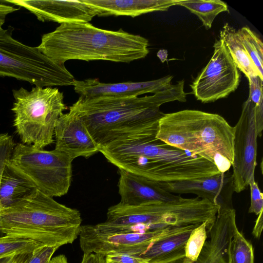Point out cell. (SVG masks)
<instances>
[{
  "label": "cell",
  "mask_w": 263,
  "mask_h": 263,
  "mask_svg": "<svg viewBox=\"0 0 263 263\" xmlns=\"http://www.w3.org/2000/svg\"><path fill=\"white\" fill-rule=\"evenodd\" d=\"M184 81L151 96L86 98L80 96L69 107L85 122L99 148L116 141L139 136H156L160 119L164 115L159 108L165 103L185 102Z\"/></svg>",
  "instance_id": "obj_1"
},
{
  "label": "cell",
  "mask_w": 263,
  "mask_h": 263,
  "mask_svg": "<svg viewBox=\"0 0 263 263\" xmlns=\"http://www.w3.org/2000/svg\"><path fill=\"white\" fill-rule=\"evenodd\" d=\"M103 155L119 170L159 182L193 180L221 173L209 160L169 145L156 136L113 142L105 147Z\"/></svg>",
  "instance_id": "obj_2"
},
{
  "label": "cell",
  "mask_w": 263,
  "mask_h": 263,
  "mask_svg": "<svg viewBox=\"0 0 263 263\" xmlns=\"http://www.w3.org/2000/svg\"><path fill=\"white\" fill-rule=\"evenodd\" d=\"M148 47L147 39L140 35L79 22L61 24L43 34L37 48L50 59L64 64L70 60L129 63L146 57Z\"/></svg>",
  "instance_id": "obj_3"
},
{
  "label": "cell",
  "mask_w": 263,
  "mask_h": 263,
  "mask_svg": "<svg viewBox=\"0 0 263 263\" xmlns=\"http://www.w3.org/2000/svg\"><path fill=\"white\" fill-rule=\"evenodd\" d=\"M234 133V126L219 115L185 109L165 114L156 138L209 160L223 173L233 162Z\"/></svg>",
  "instance_id": "obj_4"
},
{
  "label": "cell",
  "mask_w": 263,
  "mask_h": 263,
  "mask_svg": "<svg viewBox=\"0 0 263 263\" xmlns=\"http://www.w3.org/2000/svg\"><path fill=\"white\" fill-rule=\"evenodd\" d=\"M82 220L78 210L37 190L30 197L0 212V234L59 248L78 238Z\"/></svg>",
  "instance_id": "obj_5"
},
{
  "label": "cell",
  "mask_w": 263,
  "mask_h": 263,
  "mask_svg": "<svg viewBox=\"0 0 263 263\" xmlns=\"http://www.w3.org/2000/svg\"><path fill=\"white\" fill-rule=\"evenodd\" d=\"M13 126L22 143L43 149L53 142L56 123L67 107L57 88L13 89Z\"/></svg>",
  "instance_id": "obj_6"
},
{
  "label": "cell",
  "mask_w": 263,
  "mask_h": 263,
  "mask_svg": "<svg viewBox=\"0 0 263 263\" xmlns=\"http://www.w3.org/2000/svg\"><path fill=\"white\" fill-rule=\"evenodd\" d=\"M14 28L0 30V77H8L42 87L72 86L73 75L64 63L43 54L37 47L12 37Z\"/></svg>",
  "instance_id": "obj_7"
},
{
  "label": "cell",
  "mask_w": 263,
  "mask_h": 263,
  "mask_svg": "<svg viewBox=\"0 0 263 263\" xmlns=\"http://www.w3.org/2000/svg\"><path fill=\"white\" fill-rule=\"evenodd\" d=\"M73 160L56 149H38L18 143L15 145L10 162L35 185L51 197L67 194L72 179Z\"/></svg>",
  "instance_id": "obj_8"
},
{
  "label": "cell",
  "mask_w": 263,
  "mask_h": 263,
  "mask_svg": "<svg viewBox=\"0 0 263 263\" xmlns=\"http://www.w3.org/2000/svg\"><path fill=\"white\" fill-rule=\"evenodd\" d=\"M198 226H170L144 233H104L97 230L93 225H84L80 229V245L83 254L93 253L104 256L111 254H127L140 256L155 242L192 231Z\"/></svg>",
  "instance_id": "obj_9"
},
{
  "label": "cell",
  "mask_w": 263,
  "mask_h": 263,
  "mask_svg": "<svg viewBox=\"0 0 263 263\" xmlns=\"http://www.w3.org/2000/svg\"><path fill=\"white\" fill-rule=\"evenodd\" d=\"M234 128L232 173L234 192L238 193L249 186L255 176L257 138L261 137L263 129V104L257 105L248 98Z\"/></svg>",
  "instance_id": "obj_10"
},
{
  "label": "cell",
  "mask_w": 263,
  "mask_h": 263,
  "mask_svg": "<svg viewBox=\"0 0 263 263\" xmlns=\"http://www.w3.org/2000/svg\"><path fill=\"white\" fill-rule=\"evenodd\" d=\"M211 59L190 85L202 103L216 101L234 91L240 82L238 69L221 40H216Z\"/></svg>",
  "instance_id": "obj_11"
},
{
  "label": "cell",
  "mask_w": 263,
  "mask_h": 263,
  "mask_svg": "<svg viewBox=\"0 0 263 263\" xmlns=\"http://www.w3.org/2000/svg\"><path fill=\"white\" fill-rule=\"evenodd\" d=\"M69 108V112L63 114L56 123L55 149L66 154L73 160L79 157L89 158L99 152V146L81 117Z\"/></svg>",
  "instance_id": "obj_12"
},
{
  "label": "cell",
  "mask_w": 263,
  "mask_h": 263,
  "mask_svg": "<svg viewBox=\"0 0 263 263\" xmlns=\"http://www.w3.org/2000/svg\"><path fill=\"white\" fill-rule=\"evenodd\" d=\"M166 191L172 194H193L218 205L220 210L233 208L234 192L232 172L229 170L199 179L174 182H159Z\"/></svg>",
  "instance_id": "obj_13"
},
{
  "label": "cell",
  "mask_w": 263,
  "mask_h": 263,
  "mask_svg": "<svg viewBox=\"0 0 263 263\" xmlns=\"http://www.w3.org/2000/svg\"><path fill=\"white\" fill-rule=\"evenodd\" d=\"M5 2L27 9L43 22H54L60 24L88 23L97 16L95 10L82 0H8Z\"/></svg>",
  "instance_id": "obj_14"
},
{
  "label": "cell",
  "mask_w": 263,
  "mask_h": 263,
  "mask_svg": "<svg viewBox=\"0 0 263 263\" xmlns=\"http://www.w3.org/2000/svg\"><path fill=\"white\" fill-rule=\"evenodd\" d=\"M175 217V208L171 202L155 201L139 205L119 203L108 209L104 222L111 226L154 224L169 227Z\"/></svg>",
  "instance_id": "obj_15"
},
{
  "label": "cell",
  "mask_w": 263,
  "mask_h": 263,
  "mask_svg": "<svg viewBox=\"0 0 263 263\" xmlns=\"http://www.w3.org/2000/svg\"><path fill=\"white\" fill-rule=\"evenodd\" d=\"M173 78L167 76L152 81L117 83H102L97 79H74L72 86L76 92L86 98L138 97L147 93L154 94L168 88Z\"/></svg>",
  "instance_id": "obj_16"
},
{
  "label": "cell",
  "mask_w": 263,
  "mask_h": 263,
  "mask_svg": "<svg viewBox=\"0 0 263 263\" xmlns=\"http://www.w3.org/2000/svg\"><path fill=\"white\" fill-rule=\"evenodd\" d=\"M237 230L235 209L219 210L207 232L210 239L205 241L194 263H229L230 246Z\"/></svg>",
  "instance_id": "obj_17"
},
{
  "label": "cell",
  "mask_w": 263,
  "mask_h": 263,
  "mask_svg": "<svg viewBox=\"0 0 263 263\" xmlns=\"http://www.w3.org/2000/svg\"><path fill=\"white\" fill-rule=\"evenodd\" d=\"M119 203L139 205L155 201H172L181 197L164 190L159 182L124 170H119Z\"/></svg>",
  "instance_id": "obj_18"
},
{
  "label": "cell",
  "mask_w": 263,
  "mask_h": 263,
  "mask_svg": "<svg viewBox=\"0 0 263 263\" xmlns=\"http://www.w3.org/2000/svg\"><path fill=\"white\" fill-rule=\"evenodd\" d=\"M92 7L98 16H129L132 17L155 11L167 10L177 0H82Z\"/></svg>",
  "instance_id": "obj_19"
},
{
  "label": "cell",
  "mask_w": 263,
  "mask_h": 263,
  "mask_svg": "<svg viewBox=\"0 0 263 263\" xmlns=\"http://www.w3.org/2000/svg\"><path fill=\"white\" fill-rule=\"evenodd\" d=\"M10 159L5 163L0 180L3 209L30 197L37 190L33 183L10 162Z\"/></svg>",
  "instance_id": "obj_20"
},
{
  "label": "cell",
  "mask_w": 263,
  "mask_h": 263,
  "mask_svg": "<svg viewBox=\"0 0 263 263\" xmlns=\"http://www.w3.org/2000/svg\"><path fill=\"white\" fill-rule=\"evenodd\" d=\"M219 39L223 42L238 69L247 78L258 76L263 81V76L253 63L234 28L226 24L220 31Z\"/></svg>",
  "instance_id": "obj_21"
},
{
  "label": "cell",
  "mask_w": 263,
  "mask_h": 263,
  "mask_svg": "<svg viewBox=\"0 0 263 263\" xmlns=\"http://www.w3.org/2000/svg\"><path fill=\"white\" fill-rule=\"evenodd\" d=\"M176 5L183 7L197 15L206 29L211 28L219 13L228 11L227 4L220 0H177Z\"/></svg>",
  "instance_id": "obj_22"
},
{
  "label": "cell",
  "mask_w": 263,
  "mask_h": 263,
  "mask_svg": "<svg viewBox=\"0 0 263 263\" xmlns=\"http://www.w3.org/2000/svg\"><path fill=\"white\" fill-rule=\"evenodd\" d=\"M43 246H46L34 240L0 235V260L16 255L31 253Z\"/></svg>",
  "instance_id": "obj_23"
},
{
  "label": "cell",
  "mask_w": 263,
  "mask_h": 263,
  "mask_svg": "<svg viewBox=\"0 0 263 263\" xmlns=\"http://www.w3.org/2000/svg\"><path fill=\"white\" fill-rule=\"evenodd\" d=\"M192 231L159 240L140 256L151 261L184 249Z\"/></svg>",
  "instance_id": "obj_24"
},
{
  "label": "cell",
  "mask_w": 263,
  "mask_h": 263,
  "mask_svg": "<svg viewBox=\"0 0 263 263\" xmlns=\"http://www.w3.org/2000/svg\"><path fill=\"white\" fill-rule=\"evenodd\" d=\"M244 46L261 76H263V44L251 29L245 26L237 31Z\"/></svg>",
  "instance_id": "obj_25"
},
{
  "label": "cell",
  "mask_w": 263,
  "mask_h": 263,
  "mask_svg": "<svg viewBox=\"0 0 263 263\" xmlns=\"http://www.w3.org/2000/svg\"><path fill=\"white\" fill-rule=\"evenodd\" d=\"M211 228L205 222L192 230L184 247V257L182 263H194L196 261L207 239V232Z\"/></svg>",
  "instance_id": "obj_26"
},
{
  "label": "cell",
  "mask_w": 263,
  "mask_h": 263,
  "mask_svg": "<svg viewBox=\"0 0 263 263\" xmlns=\"http://www.w3.org/2000/svg\"><path fill=\"white\" fill-rule=\"evenodd\" d=\"M229 263H254L252 245L246 239L238 229L230 246Z\"/></svg>",
  "instance_id": "obj_27"
},
{
  "label": "cell",
  "mask_w": 263,
  "mask_h": 263,
  "mask_svg": "<svg viewBox=\"0 0 263 263\" xmlns=\"http://www.w3.org/2000/svg\"><path fill=\"white\" fill-rule=\"evenodd\" d=\"M249 186L251 193V204L249 213L258 215L263 211V195L255 181V176L251 179Z\"/></svg>",
  "instance_id": "obj_28"
},
{
  "label": "cell",
  "mask_w": 263,
  "mask_h": 263,
  "mask_svg": "<svg viewBox=\"0 0 263 263\" xmlns=\"http://www.w3.org/2000/svg\"><path fill=\"white\" fill-rule=\"evenodd\" d=\"M57 247L43 246L32 252L27 263H49Z\"/></svg>",
  "instance_id": "obj_29"
},
{
  "label": "cell",
  "mask_w": 263,
  "mask_h": 263,
  "mask_svg": "<svg viewBox=\"0 0 263 263\" xmlns=\"http://www.w3.org/2000/svg\"><path fill=\"white\" fill-rule=\"evenodd\" d=\"M249 85V98L256 105L263 104L262 82L258 77L248 78Z\"/></svg>",
  "instance_id": "obj_30"
},
{
  "label": "cell",
  "mask_w": 263,
  "mask_h": 263,
  "mask_svg": "<svg viewBox=\"0 0 263 263\" xmlns=\"http://www.w3.org/2000/svg\"><path fill=\"white\" fill-rule=\"evenodd\" d=\"M105 263H149L141 256L127 254H111L105 256Z\"/></svg>",
  "instance_id": "obj_31"
},
{
  "label": "cell",
  "mask_w": 263,
  "mask_h": 263,
  "mask_svg": "<svg viewBox=\"0 0 263 263\" xmlns=\"http://www.w3.org/2000/svg\"><path fill=\"white\" fill-rule=\"evenodd\" d=\"M184 257V248L162 257L149 261V263H182Z\"/></svg>",
  "instance_id": "obj_32"
},
{
  "label": "cell",
  "mask_w": 263,
  "mask_h": 263,
  "mask_svg": "<svg viewBox=\"0 0 263 263\" xmlns=\"http://www.w3.org/2000/svg\"><path fill=\"white\" fill-rule=\"evenodd\" d=\"M19 9L20 8L12 5L0 3V30L3 29L2 27L5 22L6 16Z\"/></svg>",
  "instance_id": "obj_33"
},
{
  "label": "cell",
  "mask_w": 263,
  "mask_h": 263,
  "mask_svg": "<svg viewBox=\"0 0 263 263\" xmlns=\"http://www.w3.org/2000/svg\"><path fill=\"white\" fill-rule=\"evenodd\" d=\"M81 263H105V256L93 253L83 254Z\"/></svg>",
  "instance_id": "obj_34"
},
{
  "label": "cell",
  "mask_w": 263,
  "mask_h": 263,
  "mask_svg": "<svg viewBox=\"0 0 263 263\" xmlns=\"http://www.w3.org/2000/svg\"><path fill=\"white\" fill-rule=\"evenodd\" d=\"M30 254H25L7 258L0 260V263H27Z\"/></svg>",
  "instance_id": "obj_35"
},
{
  "label": "cell",
  "mask_w": 263,
  "mask_h": 263,
  "mask_svg": "<svg viewBox=\"0 0 263 263\" xmlns=\"http://www.w3.org/2000/svg\"><path fill=\"white\" fill-rule=\"evenodd\" d=\"M262 211H261L258 215V217L255 221V223L252 231L253 235L257 239L260 238L262 230Z\"/></svg>",
  "instance_id": "obj_36"
},
{
  "label": "cell",
  "mask_w": 263,
  "mask_h": 263,
  "mask_svg": "<svg viewBox=\"0 0 263 263\" xmlns=\"http://www.w3.org/2000/svg\"><path fill=\"white\" fill-rule=\"evenodd\" d=\"M49 263H69L67 257L63 254L58 255L51 259Z\"/></svg>",
  "instance_id": "obj_37"
}]
</instances>
